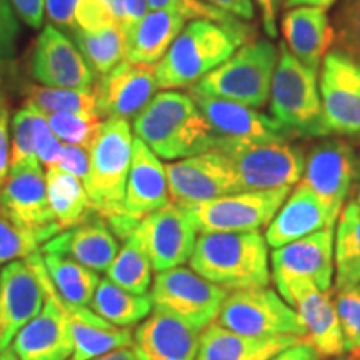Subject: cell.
Wrapping results in <instances>:
<instances>
[{
    "label": "cell",
    "instance_id": "cell-1",
    "mask_svg": "<svg viewBox=\"0 0 360 360\" xmlns=\"http://www.w3.org/2000/svg\"><path fill=\"white\" fill-rule=\"evenodd\" d=\"M134 134L159 159L182 160L212 150L215 137L191 94L164 90L134 119Z\"/></svg>",
    "mask_w": 360,
    "mask_h": 360
},
{
    "label": "cell",
    "instance_id": "cell-2",
    "mask_svg": "<svg viewBox=\"0 0 360 360\" xmlns=\"http://www.w3.org/2000/svg\"><path fill=\"white\" fill-rule=\"evenodd\" d=\"M134 137L129 120H103L90 147V170L85 191L96 212L109 224L119 240H125L135 225L124 217V197L132 164Z\"/></svg>",
    "mask_w": 360,
    "mask_h": 360
},
{
    "label": "cell",
    "instance_id": "cell-3",
    "mask_svg": "<svg viewBox=\"0 0 360 360\" xmlns=\"http://www.w3.org/2000/svg\"><path fill=\"white\" fill-rule=\"evenodd\" d=\"M191 269L227 292L267 287L269 244L260 232L200 233Z\"/></svg>",
    "mask_w": 360,
    "mask_h": 360
},
{
    "label": "cell",
    "instance_id": "cell-4",
    "mask_svg": "<svg viewBox=\"0 0 360 360\" xmlns=\"http://www.w3.org/2000/svg\"><path fill=\"white\" fill-rule=\"evenodd\" d=\"M244 44L225 27L210 20H191L155 65L157 89L193 87Z\"/></svg>",
    "mask_w": 360,
    "mask_h": 360
},
{
    "label": "cell",
    "instance_id": "cell-5",
    "mask_svg": "<svg viewBox=\"0 0 360 360\" xmlns=\"http://www.w3.org/2000/svg\"><path fill=\"white\" fill-rule=\"evenodd\" d=\"M270 114L294 135L326 137L317 70L304 65L281 44L278 62L270 84Z\"/></svg>",
    "mask_w": 360,
    "mask_h": 360
},
{
    "label": "cell",
    "instance_id": "cell-6",
    "mask_svg": "<svg viewBox=\"0 0 360 360\" xmlns=\"http://www.w3.org/2000/svg\"><path fill=\"white\" fill-rule=\"evenodd\" d=\"M277 62L278 51L270 40H250L191 90L262 109L269 102Z\"/></svg>",
    "mask_w": 360,
    "mask_h": 360
},
{
    "label": "cell",
    "instance_id": "cell-7",
    "mask_svg": "<svg viewBox=\"0 0 360 360\" xmlns=\"http://www.w3.org/2000/svg\"><path fill=\"white\" fill-rule=\"evenodd\" d=\"M214 148L229 157L244 191L292 187L304 175V150L290 142L215 141Z\"/></svg>",
    "mask_w": 360,
    "mask_h": 360
},
{
    "label": "cell",
    "instance_id": "cell-8",
    "mask_svg": "<svg viewBox=\"0 0 360 360\" xmlns=\"http://www.w3.org/2000/svg\"><path fill=\"white\" fill-rule=\"evenodd\" d=\"M227 294L187 267L157 272L150 287L152 310L174 315L199 332L217 321Z\"/></svg>",
    "mask_w": 360,
    "mask_h": 360
},
{
    "label": "cell",
    "instance_id": "cell-9",
    "mask_svg": "<svg viewBox=\"0 0 360 360\" xmlns=\"http://www.w3.org/2000/svg\"><path fill=\"white\" fill-rule=\"evenodd\" d=\"M292 187L244 191L202 204L182 205L200 233L260 232L272 222Z\"/></svg>",
    "mask_w": 360,
    "mask_h": 360
},
{
    "label": "cell",
    "instance_id": "cell-10",
    "mask_svg": "<svg viewBox=\"0 0 360 360\" xmlns=\"http://www.w3.org/2000/svg\"><path fill=\"white\" fill-rule=\"evenodd\" d=\"M229 330L250 337H304L299 315L269 287L229 292L217 317Z\"/></svg>",
    "mask_w": 360,
    "mask_h": 360
},
{
    "label": "cell",
    "instance_id": "cell-11",
    "mask_svg": "<svg viewBox=\"0 0 360 360\" xmlns=\"http://www.w3.org/2000/svg\"><path fill=\"white\" fill-rule=\"evenodd\" d=\"M25 262L37 274L45 290L40 312L15 335L12 350L20 360H69L74 354V337L69 319L57 299V290L45 269L40 250Z\"/></svg>",
    "mask_w": 360,
    "mask_h": 360
},
{
    "label": "cell",
    "instance_id": "cell-12",
    "mask_svg": "<svg viewBox=\"0 0 360 360\" xmlns=\"http://www.w3.org/2000/svg\"><path fill=\"white\" fill-rule=\"evenodd\" d=\"M165 172L170 200L179 205L202 204L244 192L232 162L217 148L165 164Z\"/></svg>",
    "mask_w": 360,
    "mask_h": 360
},
{
    "label": "cell",
    "instance_id": "cell-13",
    "mask_svg": "<svg viewBox=\"0 0 360 360\" xmlns=\"http://www.w3.org/2000/svg\"><path fill=\"white\" fill-rule=\"evenodd\" d=\"M319 90L328 132L360 141V64L345 52H327Z\"/></svg>",
    "mask_w": 360,
    "mask_h": 360
},
{
    "label": "cell",
    "instance_id": "cell-14",
    "mask_svg": "<svg viewBox=\"0 0 360 360\" xmlns=\"http://www.w3.org/2000/svg\"><path fill=\"white\" fill-rule=\"evenodd\" d=\"M334 227L274 249L270 254V276L277 290L290 282L305 281L323 292L334 290Z\"/></svg>",
    "mask_w": 360,
    "mask_h": 360
},
{
    "label": "cell",
    "instance_id": "cell-15",
    "mask_svg": "<svg viewBox=\"0 0 360 360\" xmlns=\"http://www.w3.org/2000/svg\"><path fill=\"white\" fill-rule=\"evenodd\" d=\"M359 165L360 160L347 142H321L305 157V169L300 182L322 200L332 217L337 220L352 186L357 182Z\"/></svg>",
    "mask_w": 360,
    "mask_h": 360
},
{
    "label": "cell",
    "instance_id": "cell-16",
    "mask_svg": "<svg viewBox=\"0 0 360 360\" xmlns=\"http://www.w3.org/2000/svg\"><path fill=\"white\" fill-rule=\"evenodd\" d=\"M137 232L155 274L188 262L199 238V229L191 215L174 202L148 214L137 225Z\"/></svg>",
    "mask_w": 360,
    "mask_h": 360
},
{
    "label": "cell",
    "instance_id": "cell-17",
    "mask_svg": "<svg viewBox=\"0 0 360 360\" xmlns=\"http://www.w3.org/2000/svg\"><path fill=\"white\" fill-rule=\"evenodd\" d=\"M191 97L212 130L215 141L289 142L294 134L259 109L191 90Z\"/></svg>",
    "mask_w": 360,
    "mask_h": 360
},
{
    "label": "cell",
    "instance_id": "cell-18",
    "mask_svg": "<svg viewBox=\"0 0 360 360\" xmlns=\"http://www.w3.org/2000/svg\"><path fill=\"white\" fill-rule=\"evenodd\" d=\"M30 72L39 85L52 89L94 90L97 82L74 40L52 24L44 27L35 42Z\"/></svg>",
    "mask_w": 360,
    "mask_h": 360
},
{
    "label": "cell",
    "instance_id": "cell-19",
    "mask_svg": "<svg viewBox=\"0 0 360 360\" xmlns=\"http://www.w3.org/2000/svg\"><path fill=\"white\" fill-rule=\"evenodd\" d=\"M282 299L295 310L302 322L304 340L314 347L321 359L344 355V340L335 302L330 292H323L305 281L290 282L278 289Z\"/></svg>",
    "mask_w": 360,
    "mask_h": 360
},
{
    "label": "cell",
    "instance_id": "cell-20",
    "mask_svg": "<svg viewBox=\"0 0 360 360\" xmlns=\"http://www.w3.org/2000/svg\"><path fill=\"white\" fill-rule=\"evenodd\" d=\"M94 90L102 120L135 119L155 96V65L122 60L97 80Z\"/></svg>",
    "mask_w": 360,
    "mask_h": 360
},
{
    "label": "cell",
    "instance_id": "cell-21",
    "mask_svg": "<svg viewBox=\"0 0 360 360\" xmlns=\"http://www.w3.org/2000/svg\"><path fill=\"white\" fill-rule=\"evenodd\" d=\"M0 214L30 231L47 232L52 237L60 233L49 205L42 165H27L8 172L0 192Z\"/></svg>",
    "mask_w": 360,
    "mask_h": 360
},
{
    "label": "cell",
    "instance_id": "cell-22",
    "mask_svg": "<svg viewBox=\"0 0 360 360\" xmlns=\"http://www.w3.org/2000/svg\"><path fill=\"white\" fill-rule=\"evenodd\" d=\"M45 290L24 260L4 265L0 272V352L44 307Z\"/></svg>",
    "mask_w": 360,
    "mask_h": 360
},
{
    "label": "cell",
    "instance_id": "cell-23",
    "mask_svg": "<svg viewBox=\"0 0 360 360\" xmlns=\"http://www.w3.org/2000/svg\"><path fill=\"white\" fill-rule=\"evenodd\" d=\"M167 204L170 193L165 165L141 139L135 137L124 197V217L137 227L148 214Z\"/></svg>",
    "mask_w": 360,
    "mask_h": 360
},
{
    "label": "cell",
    "instance_id": "cell-24",
    "mask_svg": "<svg viewBox=\"0 0 360 360\" xmlns=\"http://www.w3.org/2000/svg\"><path fill=\"white\" fill-rule=\"evenodd\" d=\"M200 332L174 315L152 310L134 332L135 352L141 360H195Z\"/></svg>",
    "mask_w": 360,
    "mask_h": 360
},
{
    "label": "cell",
    "instance_id": "cell-25",
    "mask_svg": "<svg viewBox=\"0 0 360 360\" xmlns=\"http://www.w3.org/2000/svg\"><path fill=\"white\" fill-rule=\"evenodd\" d=\"M335 224L337 220L322 200L307 186L299 182L267 225L264 237L269 247L277 249L322 229L335 227Z\"/></svg>",
    "mask_w": 360,
    "mask_h": 360
},
{
    "label": "cell",
    "instance_id": "cell-26",
    "mask_svg": "<svg viewBox=\"0 0 360 360\" xmlns=\"http://www.w3.org/2000/svg\"><path fill=\"white\" fill-rule=\"evenodd\" d=\"M40 250L44 254L65 255L98 274L109 270L119 252V242L105 220L94 217L77 227L57 233L45 242Z\"/></svg>",
    "mask_w": 360,
    "mask_h": 360
},
{
    "label": "cell",
    "instance_id": "cell-27",
    "mask_svg": "<svg viewBox=\"0 0 360 360\" xmlns=\"http://www.w3.org/2000/svg\"><path fill=\"white\" fill-rule=\"evenodd\" d=\"M281 32L292 56L317 72L335 39L327 11L310 6L292 7L283 13Z\"/></svg>",
    "mask_w": 360,
    "mask_h": 360
},
{
    "label": "cell",
    "instance_id": "cell-28",
    "mask_svg": "<svg viewBox=\"0 0 360 360\" xmlns=\"http://www.w3.org/2000/svg\"><path fill=\"white\" fill-rule=\"evenodd\" d=\"M304 337H250L229 330L217 322L200 332L195 360H270L287 347L302 342Z\"/></svg>",
    "mask_w": 360,
    "mask_h": 360
},
{
    "label": "cell",
    "instance_id": "cell-29",
    "mask_svg": "<svg viewBox=\"0 0 360 360\" xmlns=\"http://www.w3.org/2000/svg\"><path fill=\"white\" fill-rule=\"evenodd\" d=\"M57 299L69 319L74 337V354L70 360H90L115 349L134 345V334L130 328L112 326L110 322L98 317L92 309L72 305L58 294Z\"/></svg>",
    "mask_w": 360,
    "mask_h": 360
},
{
    "label": "cell",
    "instance_id": "cell-30",
    "mask_svg": "<svg viewBox=\"0 0 360 360\" xmlns=\"http://www.w3.org/2000/svg\"><path fill=\"white\" fill-rule=\"evenodd\" d=\"M186 19L169 11H150L125 35V60L157 65L186 27Z\"/></svg>",
    "mask_w": 360,
    "mask_h": 360
},
{
    "label": "cell",
    "instance_id": "cell-31",
    "mask_svg": "<svg viewBox=\"0 0 360 360\" xmlns=\"http://www.w3.org/2000/svg\"><path fill=\"white\" fill-rule=\"evenodd\" d=\"M47 197L53 220L60 232L77 227L94 217H101L94 209L84 182L65 170L52 167L45 170Z\"/></svg>",
    "mask_w": 360,
    "mask_h": 360
},
{
    "label": "cell",
    "instance_id": "cell-32",
    "mask_svg": "<svg viewBox=\"0 0 360 360\" xmlns=\"http://www.w3.org/2000/svg\"><path fill=\"white\" fill-rule=\"evenodd\" d=\"M334 290L360 283V205L349 202L337 219L334 231Z\"/></svg>",
    "mask_w": 360,
    "mask_h": 360
},
{
    "label": "cell",
    "instance_id": "cell-33",
    "mask_svg": "<svg viewBox=\"0 0 360 360\" xmlns=\"http://www.w3.org/2000/svg\"><path fill=\"white\" fill-rule=\"evenodd\" d=\"M69 35L97 79L125 60L127 39L119 22H110L94 30L75 29Z\"/></svg>",
    "mask_w": 360,
    "mask_h": 360
},
{
    "label": "cell",
    "instance_id": "cell-34",
    "mask_svg": "<svg viewBox=\"0 0 360 360\" xmlns=\"http://www.w3.org/2000/svg\"><path fill=\"white\" fill-rule=\"evenodd\" d=\"M90 307L103 321L124 328H130L146 321L154 309L150 295L132 294L115 285L109 278L98 282Z\"/></svg>",
    "mask_w": 360,
    "mask_h": 360
},
{
    "label": "cell",
    "instance_id": "cell-35",
    "mask_svg": "<svg viewBox=\"0 0 360 360\" xmlns=\"http://www.w3.org/2000/svg\"><path fill=\"white\" fill-rule=\"evenodd\" d=\"M44 264L57 294L65 302L89 307L101 282L97 272L60 254H45Z\"/></svg>",
    "mask_w": 360,
    "mask_h": 360
},
{
    "label": "cell",
    "instance_id": "cell-36",
    "mask_svg": "<svg viewBox=\"0 0 360 360\" xmlns=\"http://www.w3.org/2000/svg\"><path fill=\"white\" fill-rule=\"evenodd\" d=\"M107 278L115 285L137 295H147L152 287V264L137 229L124 240L114 262L107 270Z\"/></svg>",
    "mask_w": 360,
    "mask_h": 360
},
{
    "label": "cell",
    "instance_id": "cell-37",
    "mask_svg": "<svg viewBox=\"0 0 360 360\" xmlns=\"http://www.w3.org/2000/svg\"><path fill=\"white\" fill-rule=\"evenodd\" d=\"M27 109H32L42 115L51 114H82L98 115L96 90L52 89L44 85H29L25 89Z\"/></svg>",
    "mask_w": 360,
    "mask_h": 360
},
{
    "label": "cell",
    "instance_id": "cell-38",
    "mask_svg": "<svg viewBox=\"0 0 360 360\" xmlns=\"http://www.w3.org/2000/svg\"><path fill=\"white\" fill-rule=\"evenodd\" d=\"M148 11H169L179 13L186 20H210L225 27L242 42L250 37V27L231 13L210 6L204 0H147Z\"/></svg>",
    "mask_w": 360,
    "mask_h": 360
},
{
    "label": "cell",
    "instance_id": "cell-39",
    "mask_svg": "<svg viewBox=\"0 0 360 360\" xmlns=\"http://www.w3.org/2000/svg\"><path fill=\"white\" fill-rule=\"evenodd\" d=\"M51 238V233L20 227L0 214V267L13 260L27 259L40 250V244H45Z\"/></svg>",
    "mask_w": 360,
    "mask_h": 360
},
{
    "label": "cell",
    "instance_id": "cell-40",
    "mask_svg": "<svg viewBox=\"0 0 360 360\" xmlns=\"http://www.w3.org/2000/svg\"><path fill=\"white\" fill-rule=\"evenodd\" d=\"M52 134L62 143L82 147L90 150L94 141H96L98 129L103 120L97 115H82V114H51L45 115Z\"/></svg>",
    "mask_w": 360,
    "mask_h": 360
},
{
    "label": "cell",
    "instance_id": "cell-41",
    "mask_svg": "<svg viewBox=\"0 0 360 360\" xmlns=\"http://www.w3.org/2000/svg\"><path fill=\"white\" fill-rule=\"evenodd\" d=\"M34 117L32 109L17 110L12 119V148H11V170L40 164L35 154L34 139Z\"/></svg>",
    "mask_w": 360,
    "mask_h": 360
},
{
    "label": "cell",
    "instance_id": "cell-42",
    "mask_svg": "<svg viewBox=\"0 0 360 360\" xmlns=\"http://www.w3.org/2000/svg\"><path fill=\"white\" fill-rule=\"evenodd\" d=\"M335 309L339 315L344 354L360 350V290L357 287L335 290Z\"/></svg>",
    "mask_w": 360,
    "mask_h": 360
},
{
    "label": "cell",
    "instance_id": "cell-43",
    "mask_svg": "<svg viewBox=\"0 0 360 360\" xmlns=\"http://www.w3.org/2000/svg\"><path fill=\"white\" fill-rule=\"evenodd\" d=\"M337 37L349 57L360 64V0H345L337 15Z\"/></svg>",
    "mask_w": 360,
    "mask_h": 360
},
{
    "label": "cell",
    "instance_id": "cell-44",
    "mask_svg": "<svg viewBox=\"0 0 360 360\" xmlns=\"http://www.w3.org/2000/svg\"><path fill=\"white\" fill-rule=\"evenodd\" d=\"M35 112V110H34ZM34 139H35V154L40 165L45 170L57 167L64 155V143H62L49 127L45 115L35 112L34 117Z\"/></svg>",
    "mask_w": 360,
    "mask_h": 360
},
{
    "label": "cell",
    "instance_id": "cell-45",
    "mask_svg": "<svg viewBox=\"0 0 360 360\" xmlns=\"http://www.w3.org/2000/svg\"><path fill=\"white\" fill-rule=\"evenodd\" d=\"M19 20L8 0H0V60L15 56L19 42Z\"/></svg>",
    "mask_w": 360,
    "mask_h": 360
},
{
    "label": "cell",
    "instance_id": "cell-46",
    "mask_svg": "<svg viewBox=\"0 0 360 360\" xmlns=\"http://www.w3.org/2000/svg\"><path fill=\"white\" fill-rule=\"evenodd\" d=\"M80 0H45V15L57 29L72 32L75 29V12Z\"/></svg>",
    "mask_w": 360,
    "mask_h": 360
},
{
    "label": "cell",
    "instance_id": "cell-47",
    "mask_svg": "<svg viewBox=\"0 0 360 360\" xmlns=\"http://www.w3.org/2000/svg\"><path fill=\"white\" fill-rule=\"evenodd\" d=\"M58 169L65 170L75 177H79L84 182V186L89 180V170H90V155L89 150L82 147L69 146L64 143V155H62L60 164L57 165Z\"/></svg>",
    "mask_w": 360,
    "mask_h": 360
},
{
    "label": "cell",
    "instance_id": "cell-48",
    "mask_svg": "<svg viewBox=\"0 0 360 360\" xmlns=\"http://www.w3.org/2000/svg\"><path fill=\"white\" fill-rule=\"evenodd\" d=\"M11 110L6 98H0V192L11 172Z\"/></svg>",
    "mask_w": 360,
    "mask_h": 360
},
{
    "label": "cell",
    "instance_id": "cell-49",
    "mask_svg": "<svg viewBox=\"0 0 360 360\" xmlns=\"http://www.w3.org/2000/svg\"><path fill=\"white\" fill-rule=\"evenodd\" d=\"M147 11V0H117L112 15L122 27L124 34L127 35L132 30V27L146 15Z\"/></svg>",
    "mask_w": 360,
    "mask_h": 360
},
{
    "label": "cell",
    "instance_id": "cell-50",
    "mask_svg": "<svg viewBox=\"0 0 360 360\" xmlns=\"http://www.w3.org/2000/svg\"><path fill=\"white\" fill-rule=\"evenodd\" d=\"M13 12L25 22L30 29H40L44 22L45 0H8Z\"/></svg>",
    "mask_w": 360,
    "mask_h": 360
},
{
    "label": "cell",
    "instance_id": "cell-51",
    "mask_svg": "<svg viewBox=\"0 0 360 360\" xmlns=\"http://www.w3.org/2000/svg\"><path fill=\"white\" fill-rule=\"evenodd\" d=\"M204 2L231 13L240 20L249 22L255 17V6L252 0H204Z\"/></svg>",
    "mask_w": 360,
    "mask_h": 360
},
{
    "label": "cell",
    "instance_id": "cell-52",
    "mask_svg": "<svg viewBox=\"0 0 360 360\" xmlns=\"http://www.w3.org/2000/svg\"><path fill=\"white\" fill-rule=\"evenodd\" d=\"M260 13H262V24L269 39L277 37V11L281 0H255Z\"/></svg>",
    "mask_w": 360,
    "mask_h": 360
},
{
    "label": "cell",
    "instance_id": "cell-53",
    "mask_svg": "<svg viewBox=\"0 0 360 360\" xmlns=\"http://www.w3.org/2000/svg\"><path fill=\"white\" fill-rule=\"evenodd\" d=\"M270 360H321V357L315 352L312 345L302 340L299 344L292 345V347L282 350L277 355H274Z\"/></svg>",
    "mask_w": 360,
    "mask_h": 360
},
{
    "label": "cell",
    "instance_id": "cell-54",
    "mask_svg": "<svg viewBox=\"0 0 360 360\" xmlns=\"http://www.w3.org/2000/svg\"><path fill=\"white\" fill-rule=\"evenodd\" d=\"M90 360H141L139 354L135 352V349L132 347H122V349H115L109 354H103L101 357L90 359Z\"/></svg>",
    "mask_w": 360,
    "mask_h": 360
},
{
    "label": "cell",
    "instance_id": "cell-55",
    "mask_svg": "<svg viewBox=\"0 0 360 360\" xmlns=\"http://www.w3.org/2000/svg\"><path fill=\"white\" fill-rule=\"evenodd\" d=\"M337 0H285V7H300V6H310V7H321L323 11L330 8Z\"/></svg>",
    "mask_w": 360,
    "mask_h": 360
},
{
    "label": "cell",
    "instance_id": "cell-56",
    "mask_svg": "<svg viewBox=\"0 0 360 360\" xmlns=\"http://www.w3.org/2000/svg\"><path fill=\"white\" fill-rule=\"evenodd\" d=\"M0 360H20V359L17 357L15 352L12 350V347H8L4 350V352H0Z\"/></svg>",
    "mask_w": 360,
    "mask_h": 360
},
{
    "label": "cell",
    "instance_id": "cell-57",
    "mask_svg": "<svg viewBox=\"0 0 360 360\" xmlns=\"http://www.w3.org/2000/svg\"><path fill=\"white\" fill-rule=\"evenodd\" d=\"M355 202L360 205V165H359V175L357 182H355Z\"/></svg>",
    "mask_w": 360,
    "mask_h": 360
},
{
    "label": "cell",
    "instance_id": "cell-58",
    "mask_svg": "<svg viewBox=\"0 0 360 360\" xmlns=\"http://www.w3.org/2000/svg\"><path fill=\"white\" fill-rule=\"evenodd\" d=\"M350 360H360V350H359V352L350 355Z\"/></svg>",
    "mask_w": 360,
    "mask_h": 360
},
{
    "label": "cell",
    "instance_id": "cell-59",
    "mask_svg": "<svg viewBox=\"0 0 360 360\" xmlns=\"http://www.w3.org/2000/svg\"><path fill=\"white\" fill-rule=\"evenodd\" d=\"M327 360H347V359H342V357H335V359H327Z\"/></svg>",
    "mask_w": 360,
    "mask_h": 360
},
{
    "label": "cell",
    "instance_id": "cell-60",
    "mask_svg": "<svg viewBox=\"0 0 360 360\" xmlns=\"http://www.w3.org/2000/svg\"><path fill=\"white\" fill-rule=\"evenodd\" d=\"M357 289H359V290H360V283H359V285H357Z\"/></svg>",
    "mask_w": 360,
    "mask_h": 360
},
{
    "label": "cell",
    "instance_id": "cell-61",
    "mask_svg": "<svg viewBox=\"0 0 360 360\" xmlns=\"http://www.w3.org/2000/svg\"><path fill=\"white\" fill-rule=\"evenodd\" d=\"M0 98H4V97H2V94H0Z\"/></svg>",
    "mask_w": 360,
    "mask_h": 360
}]
</instances>
